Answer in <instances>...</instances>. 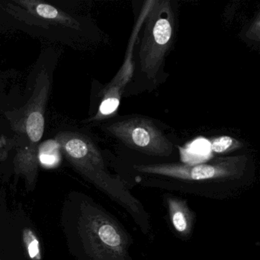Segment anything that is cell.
<instances>
[{"label":"cell","instance_id":"7","mask_svg":"<svg viewBox=\"0 0 260 260\" xmlns=\"http://www.w3.org/2000/svg\"><path fill=\"white\" fill-rule=\"evenodd\" d=\"M60 145L52 140L43 143L39 149V159L46 167H54L60 162Z\"/></svg>","mask_w":260,"mask_h":260},{"label":"cell","instance_id":"10","mask_svg":"<svg viewBox=\"0 0 260 260\" xmlns=\"http://www.w3.org/2000/svg\"><path fill=\"white\" fill-rule=\"evenodd\" d=\"M24 244L31 260H42V248L40 240L31 228H25L22 234Z\"/></svg>","mask_w":260,"mask_h":260},{"label":"cell","instance_id":"11","mask_svg":"<svg viewBox=\"0 0 260 260\" xmlns=\"http://www.w3.org/2000/svg\"><path fill=\"white\" fill-rule=\"evenodd\" d=\"M36 12L40 17L44 19L55 20L57 22H65L66 19L63 17L61 13L52 6L46 4H37L36 6Z\"/></svg>","mask_w":260,"mask_h":260},{"label":"cell","instance_id":"1","mask_svg":"<svg viewBox=\"0 0 260 260\" xmlns=\"http://www.w3.org/2000/svg\"><path fill=\"white\" fill-rule=\"evenodd\" d=\"M255 164L248 153L220 156L199 164H135L122 180L127 186L174 191L212 200L237 199L255 182Z\"/></svg>","mask_w":260,"mask_h":260},{"label":"cell","instance_id":"8","mask_svg":"<svg viewBox=\"0 0 260 260\" xmlns=\"http://www.w3.org/2000/svg\"><path fill=\"white\" fill-rule=\"evenodd\" d=\"M27 135L32 142H38L42 139L45 128V118L42 112L34 111L28 115L25 124Z\"/></svg>","mask_w":260,"mask_h":260},{"label":"cell","instance_id":"6","mask_svg":"<svg viewBox=\"0 0 260 260\" xmlns=\"http://www.w3.org/2000/svg\"><path fill=\"white\" fill-rule=\"evenodd\" d=\"M132 68L133 67L129 60L124 63L116 78L112 81V84L109 85V89L102 100L99 108L98 117L104 118L111 116L117 112L120 106L122 89L132 77Z\"/></svg>","mask_w":260,"mask_h":260},{"label":"cell","instance_id":"3","mask_svg":"<svg viewBox=\"0 0 260 260\" xmlns=\"http://www.w3.org/2000/svg\"><path fill=\"white\" fill-rule=\"evenodd\" d=\"M140 45L139 66L149 80H155L173 43L174 13L170 1L151 2Z\"/></svg>","mask_w":260,"mask_h":260},{"label":"cell","instance_id":"5","mask_svg":"<svg viewBox=\"0 0 260 260\" xmlns=\"http://www.w3.org/2000/svg\"><path fill=\"white\" fill-rule=\"evenodd\" d=\"M162 201L167 211V222L173 235L182 241L191 240L196 226V214L190 208L188 200L166 192L162 196Z\"/></svg>","mask_w":260,"mask_h":260},{"label":"cell","instance_id":"9","mask_svg":"<svg viewBox=\"0 0 260 260\" xmlns=\"http://www.w3.org/2000/svg\"><path fill=\"white\" fill-rule=\"evenodd\" d=\"M243 144L231 136L216 137L211 141V150L217 154L232 153L241 148Z\"/></svg>","mask_w":260,"mask_h":260},{"label":"cell","instance_id":"2","mask_svg":"<svg viewBox=\"0 0 260 260\" xmlns=\"http://www.w3.org/2000/svg\"><path fill=\"white\" fill-rule=\"evenodd\" d=\"M77 217L82 260H135L131 255L133 238L130 233L100 204L82 196Z\"/></svg>","mask_w":260,"mask_h":260},{"label":"cell","instance_id":"4","mask_svg":"<svg viewBox=\"0 0 260 260\" xmlns=\"http://www.w3.org/2000/svg\"><path fill=\"white\" fill-rule=\"evenodd\" d=\"M106 129L126 147L143 154L168 158L174 152L173 143L149 118H125L109 124Z\"/></svg>","mask_w":260,"mask_h":260}]
</instances>
